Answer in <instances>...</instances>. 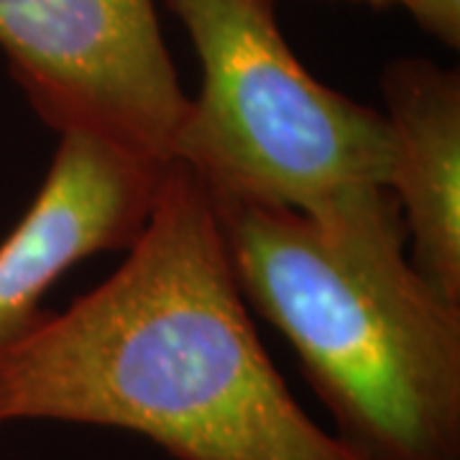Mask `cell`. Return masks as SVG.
I'll list each match as a JSON object with an SVG mask.
<instances>
[{
    "mask_svg": "<svg viewBox=\"0 0 460 460\" xmlns=\"http://www.w3.org/2000/svg\"><path fill=\"white\" fill-rule=\"evenodd\" d=\"M166 166L95 133H59L44 184L0 241V353L41 323L44 299L72 266L131 246Z\"/></svg>",
    "mask_w": 460,
    "mask_h": 460,
    "instance_id": "obj_5",
    "label": "cell"
},
{
    "mask_svg": "<svg viewBox=\"0 0 460 460\" xmlns=\"http://www.w3.org/2000/svg\"><path fill=\"white\" fill-rule=\"evenodd\" d=\"M213 199L238 289L292 343L361 460H460V305L410 261L394 195Z\"/></svg>",
    "mask_w": 460,
    "mask_h": 460,
    "instance_id": "obj_2",
    "label": "cell"
},
{
    "mask_svg": "<svg viewBox=\"0 0 460 460\" xmlns=\"http://www.w3.org/2000/svg\"><path fill=\"white\" fill-rule=\"evenodd\" d=\"M198 51L202 83L177 138L217 198L317 210L386 187V115L317 83L281 36L271 0H164Z\"/></svg>",
    "mask_w": 460,
    "mask_h": 460,
    "instance_id": "obj_3",
    "label": "cell"
},
{
    "mask_svg": "<svg viewBox=\"0 0 460 460\" xmlns=\"http://www.w3.org/2000/svg\"><path fill=\"white\" fill-rule=\"evenodd\" d=\"M0 51L51 131L174 162L190 98L154 0H0Z\"/></svg>",
    "mask_w": 460,
    "mask_h": 460,
    "instance_id": "obj_4",
    "label": "cell"
},
{
    "mask_svg": "<svg viewBox=\"0 0 460 460\" xmlns=\"http://www.w3.org/2000/svg\"><path fill=\"white\" fill-rule=\"evenodd\" d=\"M123 429L177 460H361L263 350L210 192L180 162L108 279L0 353V428Z\"/></svg>",
    "mask_w": 460,
    "mask_h": 460,
    "instance_id": "obj_1",
    "label": "cell"
},
{
    "mask_svg": "<svg viewBox=\"0 0 460 460\" xmlns=\"http://www.w3.org/2000/svg\"><path fill=\"white\" fill-rule=\"evenodd\" d=\"M350 3H363V5H374V8H386V5H394V0H350Z\"/></svg>",
    "mask_w": 460,
    "mask_h": 460,
    "instance_id": "obj_8",
    "label": "cell"
},
{
    "mask_svg": "<svg viewBox=\"0 0 460 460\" xmlns=\"http://www.w3.org/2000/svg\"><path fill=\"white\" fill-rule=\"evenodd\" d=\"M392 177L411 266L460 305V75L399 57L381 75Z\"/></svg>",
    "mask_w": 460,
    "mask_h": 460,
    "instance_id": "obj_6",
    "label": "cell"
},
{
    "mask_svg": "<svg viewBox=\"0 0 460 460\" xmlns=\"http://www.w3.org/2000/svg\"><path fill=\"white\" fill-rule=\"evenodd\" d=\"M394 5L410 11L420 29L443 47H460V0H394Z\"/></svg>",
    "mask_w": 460,
    "mask_h": 460,
    "instance_id": "obj_7",
    "label": "cell"
}]
</instances>
